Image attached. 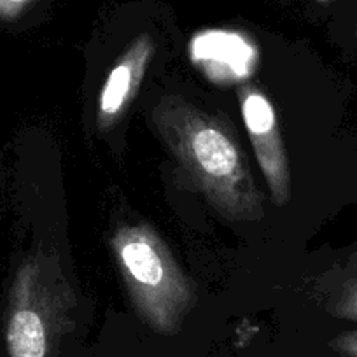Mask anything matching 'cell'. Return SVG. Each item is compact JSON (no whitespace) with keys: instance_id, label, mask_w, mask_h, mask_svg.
<instances>
[{"instance_id":"cell-10","label":"cell","mask_w":357,"mask_h":357,"mask_svg":"<svg viewBox=\"0 0 357 357\" xmlns=\"http://www.w3.org/2000/svg\"><path fill=\"white\" fill-rule=\"evenodd\" d=\"M350 268H352V272H357V252L350 259Z\"/></svg>"},{"instance_id":"cell-5","label":"cell","mask_w":357,"mask_h":357,"mask_svg":"<svg viewBox=\"0 0 357 357\" xmlns=\"http://www.w3.org/2000/svg\"><path fill=\"white\" fill-rule=\"evenodd\" d=\"M156 53L151 33H140L123 51L100 89L97 107V126L102 132L114 128L139 95L149 63Z\"/></svg>"},{"instance_id":"cell-3","label":"cell","mask_w":357,"mask_h":357,"mask_svg":"<svg viewBox=\"0 0 357 357\" xmlns=\"http://www.w3.org/2000/svg\"><path fill=\"white\" fill-rule=\"evenodd\" d=\"M133 310L160 335L172 336L198 303L193 280L149 225H121L111 238Z\"/></svg>"},{"instance_id":"cell-6","label":"cell","mask_w":357,"mask_h":357,"mask_svg":"<svg viewBox=\"0 0 357 357\" xmlns=\"http://www.w3.org/2000/svg\"><path fill=\"white\" fill-rule=\"evenodd\" d=\"M191 58L208 77L221 79L219 82H233L250 75L256 51L249 40L236 33L218 32L198 37L195 47H191Z\"/></svg>"},{"instance_id":"cell-2","label":"cell","mask_w":357,"mask_h":357,"mask_svg":"<svg viewBox=\"0 0 357 357\" xmlns=\"http://www.w3.org/2000/svg\"><path fill=\"white\" fill-rule=\"evenodd\" d=\"M77 298L54 250L37 249L20 263L8 296L4 345L8 357H60L72 331Z\"/></svg>"},{"instance_id":"cell-7","label":"cell","mask_w":357,"mask_h":357,"mask_svg":"<svg viewBox=\"0 0 357 357\" xmlns=\"http://www.w3.org/2000/svg\"><path fill=\"white\" fill-rule=\"evenodd\" d=\"M329 314L357 322V272L340 280L328 303Z\"/></svg>"},{"instance_id":"cell-9","label":"cell","mask_w":357,"mask_h":357,"mask_svg":"<svg viewBox=\"0 0 357 357\" xmlns=\"http://www.w3.org/2000/svg\"><path fill=\"white\" fill-rule=\"evenodd\" d=\"M331 349L343 357H357V331H345L331 340Z\"/></svg>"},{"instance_id":"cell-1","label":"cell","mask_w":357,"mask_h":357,"mask_svg":"<svg viewBox=\"0 0 357 357\" xmlns=\"http://www.w3.org/2000/svg\"><path fill=\"white\" fill-rule=\"evenodd\" d=\"M153 125L212 207L231 221L257 222L264 198L254 183L231 125L181 97H161Z\"/></svg>"},{"instance_id":"cell-4","label":"cell","mask_w":357,"mask_h":357,"mask_svg":"<svg viewBox=\"0 0 357 357\" xmlns=\"http://www.w3.org/2000/svg\"><path fill=\"white\" fill-rule=\"evenodd\" d=\"M238 100L247 133L252 142L261 172L270 188L273 204H287L291 197L289 163L275 109L266 95L252 84H243L238 89Z\"/></svg>"},{"instance_id":"cell-8","label":"cell","mask_w":357,"mask_h":357,"mask_svg":"<svg viewBox=\"0 0 357 357\" xmlns=\"http://www.w3.org/2000/svg\"><path fill=\"white\" fill-rule=\"evenodd\" d=\"M40 0H0V23L13 25L25 18Z\"/></svg>"},{"instance_id":"cell-11","label":"cell","mask_w":357,"mask_h":357,"mask_svg":"<svg viewBox=\"0 0 357 357\" xmlns=\"http://www.w3.org/2000/svg\"><path fill=\"white\" fill-rule=\"evenodd\" d=\"M354 33H356V37H357V23H356V30H354Z\"/></svg>"}]
</instances>
